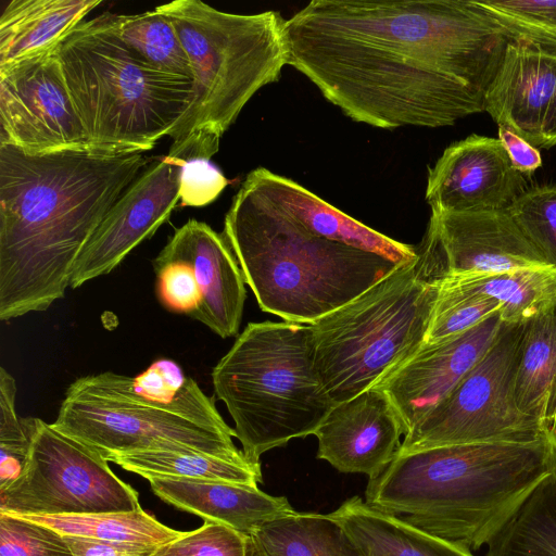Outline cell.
<instances>
[{
  "instance_id": "obj_3",
  "label": "cell",
  "mask_w": 556,
  "mask_h": 556,
  "mask_svg": "<svg viewBox=\"0 0 556 556\" xmlns=\"http://www.w3.org/2000/svg\"><path fill=\"white\" fill-rule=\"evenodd\" d=\"M143 153L27 154L0 144V319L63 299L104 216L150 165Z\"/></svg>"
},
{
  "instance_id": "obj_9",
  "label": "cell",
  "mask_w": 556,
  "mask_h": 556,
  "mask_svg": "<svg viewBox=\"0 0 556 556\" xmlns=\"http://www.w3.org/2000/svg\"><path fill=\"white\" fill-rule=\"evenodd\" d=\"M51 425L108 462L148 450H193L250 463L235 445V429L223 419L214 399L191 377L170 401L143 396L132 377L113 371L77 378Z\"/></svg>"
},
{
  "instance_id": "obj_41",
  "label": "cell",
  "mask_w": 556,
  "mask_h": 556,
  "mask_svg": "<svg viewBox=\"0 0 556 556\" xmlns=\"http://www.w3.org/2000/svg\"><path fill=\"white\" fill-rule=\"evenodd\" d=\"M556 146V87L542 127L541 149H549Z\"/></svg>"
},
{
  "instance_id": "obj_43",
  "label": "cell",
  "mask_w": 556,
  "mask_h": 556,
  "mask_svg": "<svg viewBox=\"0 0 556 556\" xmlns=\"http://www.w3.org/2000/svg\"><path fill=\"white\" fill-rule=\"evenodd\" d=\"M552 435L556 438V416H555V419H554V422H553V427H552V431H551Z\"/></svg>"
},
{
  "instance_id": "obj_14",
  "label": "cell",
  "mask_w": 556,
  "mask_h": 556,
  "mask_svg": "<svg viewBox=\"0 0 556 556\" xmlns=\"http://www.w3.org/2000/svg\"><path fill=\"white\" fill-rule=\"evenodd\" d=\"M421 244L444 275L549 266L506 210L431 212Z\"/></svg>"
},
{
  "instance_id": "obj_2",
  "label": "cell",
  "mask_w": 556,
  "mask_h": 556,
  "mask_svg": "<svg viewBox=\"0 0 556 556\" xmlns=\"http://www.w3.org/2000/svg\"><path fill=\"white\" fill-rule=\"evenodd\" d=\"M222 233L260 308L293 324L315 323L417 257L265 167L243 180Z\"/></svg>"
},
{
  "instance_id": "obj_7",
  "label": "cell",
  "mask_w": 556,
  "mask_h": 556,
  "mask_svg": "<svg viewBox=\"0 0 556 556\" xmlns=\"http://www.w3.org/2000/svg\"><path fill=\"white\" fill-rule=\"evenodd\" d=\"M417 251L416 260L309 325L316 370L334 404L380 386L425 343L439 279Z\"/></svg>"
},
{
  "instance_id": "obj_5",
  "label": "cell",
  "mask_w": 556,
  "mask_h": 556,
  "mask_svg": "<svg viewBox=\"0 0 556 556\" xmlns=\"http://www.w3.org/2000/svg\"><path fill=\"white\" fill-rule=\"evenodd\" d=\"M115 16L80 22L54 52L90 151L143 153L188 112L193 83L140 60L121 39Z\"/></svg>"
},
{
  "instance_id": "obj_12",
  "label": "cell",
  "mask_w": 556,
  "mask_h": 556,
  "mask_svg": "<svg viewBox=\"0 0 556 556\" xmlns=\"http://www.w3.org/2000/svg\"><path fill=\"white\" fill-rule=\"evenodd\" d=\"M0 144L27 154L90 150L54 47L0 67Z\"/></svg>"
},
{
  "instance_id": "obj_23",
  "label": "cell",
  "mask_w": 556,
  "mask_h": 556,
  "mask_svg": "<svg viewBox=\"0 0 556 556\" xmlns=\"http://www.w3.org/2000/svg\"><path fill=\"white\" fill-rule=\"evenodd\" d=\"M328 515L365 556H475L464 546L370 507L359 496L348 498Z\"/></svg>"
},
{
  "instance_id": "obj_20",
  "label": "cell",
  "mask_w": 556,
  "mask_h": 556,
  "mask_svg": "<svg viewBox=\"0 0 556 556\" xmlns=\"http://www.w3.org/2000/svg\"><path fill=\"white\" fill-rule=\"evenodd\" d=\"M153 493L165 503L252 535L263 525L294 513L285 496L237 483L151 477Z\"/></svg>"
},
{
  "instance_id": "obj_32",
  "label": "cell",
  "mask_w": 556,
  "mask_h": 556,
  "mask_svg": "<svg viewBox=\"0 0 556 556\" xmlns=\"http://www.w3.org/2000/svg\"><path fill=\"white\" fill-rule=\"evenodd\" d=\"M17 387L13 376L0 368V491L14 482L27 463L38 418L16 412Z\"/></svg>"
},
{
  "instance_id": "obj_30",
  "label": "cell",
  "mask_w": 556,
  "mask_h": 556,
  "mask_svg": "<svg viewBox=\"0 0 556 556\" xmlns=\"http://www.w3.org/2000/svg\"><path fill=\"white\" fill-rule=\"evenodd\" d=\"M500 312V303L451 276L439 279V292L424 344L465 332Z\"/></svg>"
},
{
  "instance_id": "obj_21",
  "label": "cell",
  "mask_w": 556,
  "mask_h": 556,
  "mask_svg": "<svg viewBox=\"0 0 556 556\" xmlns=\"http://www.w3.org/2000/svg\"><path fill=\"white\" fill-rule=\"evenodd\" d=\"M514 397L523 414L551 433L556 416V300L521 323Z\"/></svg>"
},
{
  "instance_id": "obj_24",
  "label": "cell",
  "mask_w": 556,
  "mask_h": 556,
  "mask_svg": "<svg viewBox=\"0 0 556 556\" xmlns=\"http://www.w3.org/2000/svg\"><path fill=\"white\" fill-rule=\"evenodd\" d=\"M265 556H365L328 514L294 511L251 535Z\"/></svg>"
},
{
  "instance_id": "obj_29",
  "label": "cell",
  "mask_w": 556,
  "mask_h": 556,
  "mask_svg": "<svg viewBox=\"0 0 556 556\" xmlns=\"http://www.w3.org/2000/svg\"><path fill=\"white\" fill-rule=\"evenodd\" d=\"M115 21L123 42L146 64L192 79L188 54L168 16L154 9L139 14H116Z\"/></svg>"
},
{
  "instance_id": "obj_42",
  "label": "cell",
  "mask_w": 556,
  "mask_h": 556,
  "mask_svg": "<svg viewBox=\"0 0 556 556\" xmlns=\"http://www.w3.org/2000/svg\"><path fill=\"white\" fill-rule=\"evenodd\" d=\"M250 556H265V554L260 548H256L251 553Z\"/></svg>"
},
{
  "instance_id": "obj_11",
  "label": "cell",
  "mask_w": 556,
  "mask_h": 556,
  "mask_svg": "<svg viewBox=\"0 0 556 556\" xmlns=\"http://www.w3.org/2000/svg\"><path fill=\"white\" fill-rule=\"evenodd\" d=\"M108 463L38 418L23 472L0 491V513L55 516L140 508L137 491L119 479Z\"/></svg>"
},
{
  "instance_id": "obj_13",
  "label": "cell",
  "mask_w": 556,
  "mask_h": 556,
  "mask_svg": "<svg viewBox=\"0 0 556 556\" xmlns=\"http://www.w3.org/2000/svg\"><path fill=\"white\" fill-rule=\"evenodd\" d=\"M184 161L168 152L125 190L80 252L70 281L72 289L111 273L168 219L179 202Z\"/></svg>"
},
{
  "instance_id": "obj_37",
  "label": "cell",
  "mask_w": 556,
  "mask_h": 556,
  "mask_svg": "<svg viewBox=\"0 0 556 556\" xmlns=\"http://www.w3.org/2000/svg\"><path fill=\"white\" fill-rule=\"evenodd\" d=\"M228 179L207 157H189L179 174L178 195L182 206H204L215 201Z\"/></svg>"
},
{
  "instance_id": "obj_22",
  "label": "cell",
  "mask_w": 556,
  "mask_h": 556,
  "mask_svg": "<svg viewBox=\"0 0 556 556\" xmlns=\"http://www.w3.org/2000/svg\"><path fill=\"white\" fill-rule=\"evenodd\" d=\"M101 0H11L0 16V67L42 53Z\"/></svg>"
},
{
  "instance_id": "obj_28",
  "label": "cell",
  "mask_w": 556,
  "mask_h": 556,
  "mask_svg": "<svg viewBox=\"0 0 556 556\" xmlns=\"http://www.w3.org/2000/svg\"><path fill=\"white\" fill-rule=\"evenodd\" d=\"M14 516L47 526L62 535L151 547H160L184 533L161 523L141 507L132 511L118 513Z\"/></svg>"
},
{
  "instance_id": "obj_16",
  "label": "cell",
  "mask_w": 556,
  "mask_h": 556,
  "mask_svg": "<svg viewBox=\"0 0 556 556\" xmlns=\"http://www.w3.org/2000/svg\"><path fill=\"white\" fill-rule=\"evenodd\" d=\"M504 321L500 312L444 341L422 344L380 386L406 433L476 365L496 340Z\"/></svg>"
},
{
  "instance_id": "obj_18",
  "label": "cell",
  "mask_w": 556,
  "mask_h": 556,
  "mask_svg": "<svg viewBox=\"0 0 556 556\" xmlns=\"http://www.w3.org/2000/svg\"><path fill=\"white\" fill-rule=\"evenodd\" d=\"M172 261L189 263L202 294L200 306L190 317L222 338L238 334L245 280L224 235L204 222L189 219L175 230L153 260V267Z\"/></svg>"
},
{
  "instance_id": "obj_39",
  "label": "cell",
  "mask_w": 556,
  "mask_h": 556,
  "mask_svg": "<svg viewBox=\"0 0 556 556\" xmlns=\"http://www.w3.org/2000/svg\"><path fill=\"white\" fill-rule=\"evenodd\" d=\"M74 556H152L157 547L63 535Z\"/></svg>"
},
{
  "instance_id": "obj_33",
  "label": "cell",
  "mask_w": 556,
  "mask_h": 556,
  "mask_svg": "<svg viewBox=\"0 0 556 556\" xmlns=\"http://www.w3.org/2000/svg\"><path fill=\"white\" fill-rule=\"evenodd\" d=\"M507 211L546 264L556 269V182L528 188Z\"/></svg>"
},
{
  "instance_id": "obj_19",
  "label": "cell",
  "mask_w": 556,
  "mask_h": 556,
  "mask_svg": "<svg viewBox=\"0 0 556 556\" xmlns=\"http://www.w3.org/2000/svg\"><path fill=\"white\" fill-rule=\"evenodd\" d=\"M556 87V55L509 42L484 92V111L500 126L540 148L546 111Z\"/></svg>"
},
{
  "instance_id": "obj_35",
  "label": "cell",
  "mask_w": 556,
  "mask_h": 556,
  "mask_svg": "<svg viewBox=\"0 0 556 556\" xmlns=\"http://www.w3.org/2000/svg\"><path fill=\"white\" fill-rule=\"evenodd\" d=\"M249 536L228 526L204 521L157 547L152 556H249Z\"/></svg>"
},
{
  "instance_id": "obj_15",
  "label": "cell",
  "mask_w": 556,
  "mask_h": 556,
  "mask_svg": "<svg viewBox=\"0 0 556 556\" xmlns=\"http://www.w3.org/2000/svg\"><path fill=\"white\" fill-rule=\"evenodd\" d=\"M528 188L498 138L472 134L428 167L425 199L431 212L506 210Z\"/></svg>"
},
{
  "instance_id": "obj_40",
  "label": "cell",
  "mask_w": 556,
  "mask_h": 556,
  "mask_svg": "<svg viewBox=\"0 0 556 556\" xmlns=\"http://www.w3.org/2000/svg\"><path fill=\"white\" fill-rule=\"evenodd\" d=\"M498 139L507 151L513 167L530 177L542 165L540 150L505 127H498Z\"/></svg>"
},
{
  "instance_id": "obj_31",
  "label": "cell",
  "mask_w": 556,
  "mask_h": 556,
  "mask_svg": "<svg viewBox=\"0 0 556 556\" xmlns=\"http://www.w3.org/2000/svg\"><path fill=\"white\" fill-rule=\"evenodd\" d=\"M476 1L511 42L556 55V0Z\"/></svg>"
},
{
  "instance_id": "obj_8",
  "label": "cell",
  "mask_w": 556,
  "mask_h": 556,
  "mask_svg": "<svg viewBox=\"0 0 556 556\" xmlns=\"http://www.w3.org/2000/svg\"><path fill=\"white\" fill-rule=\"evenodd\" d=\"M155 10L173 22L192 68L193 99L169 137L176 143L194 136L219 147L244 105L288 65L286 20L276 11L223 12L199 0Z\"/></svg>"
},
{
  "instance_id": "obj_17",
  "label": "cell",
  "mask_w": 556,
  "mask_h": 556,
  "mask_svg": "<svg viewBox=\"0 0 556 556\" xmlns=\"http://www.w3.org/2000/svg\"><path fill=\"white\" fill-rule=\"evenodd\" d=\"M403 422L378 387L334 404L314 435L317 458L346 473L379 475L395 457Z\"/></svg>"
},
{
  "instance_id": "obj_38",
  "label": "cell",
  "mask_w": 556,
  "mask_h": 556,
  "mask_svg": "<svg viewBox=\"0 0 556 556\" xmlns=\"http://www.w3.org/2000/svg\"><path fill=\"white\" fill-rule=\"evenodd\" d=\"M187 377L170 359H159L137 377L135 388L143 396L155 401H170L184 387Z\"/></svg>"
},
{
  "instance_id": "obj_34",
  "label": "cell",
  "mask_w": 556,
  "mask_h": 556,
  "mask_svg": "<svg viewBox=\"0 0 556 556\" xmlns=\"http://www.w3.org/2000/svg\"><path fill=\"white\" fill-rule=\"evenodd\" d=\"M0 556H74L55 530L0 513Z\"/></svg>"
},
{
  "instance_id": "obj_27",
  "label": "cell",
  "mask_w": 556,
  "mask_h": 556,
  "mask_svg": "<svg viewBox=\"0 0 556 556\" xmlns=\"http://www.w3.org/2000/svg\"><path fill=\"white\" fill-rule=\"evenodd\" d=\"M486 546L485 556H556V472L536 486Z\"/></svg>"
},
{
  "instance_id": "obj_36",
  "label": "cell",
  "mask_w": 556,
  "mask_h": 556,
  "mask_svg": "<svg viewBox=\"0 0 556 556\" xmlns=\"http://www.w3.org/2000/svg\"><path fill=\"white\" fill-rule=\"evenodd\" d=\"M157 294L169 311L189 316L201 304L202 294L192 267L185 261H172L154 267Z\"/></svg>"
},
{
  "instance_id": "obj_1",
  "label": "cell",
  "mask_w": 556,
  "mask_h": 556,
  "mask_svg": "<svg viewBox=\"0 0 556 556\" xmlns=\"http://www.w3.org/2000/svg\"><path fill=\"white\" fill-rule=\"evenodd\" d=\"M288 65L348 117L444 127L484 111L510 41L476 0H313L285 22Z\"/></svg>"
},
{
  "instance_id": "obj_26",
  "label": "cell",
  "mask_w": 556,
  "mask_h": 556,
  "mask_svg": "<svg viewBox=\"0 0 556 556\" xmlns=\"http://www.w3.org/2000/svg\"><path fill=\"white\" fill-rule=\"evenodd\" d=\"M447 276L496 300L503 321L509 324L532 318L556 300V269L551 266Z\"/></svg>"
},
{
  "instance_id": "obj_25",
  "label": "cell",
  "mask_w": 556,
  "mask_h": 556,
  "mask_svg": "<svg viewBox=\"0 0 556 556\" xmlns=\"http://www.w3.org/2000/svg\"><path fill=\"white\" fill-rule=\"evenodd\" d=\"M144 479L151 477L207 480L257 486L260 464L239 463L193 450H148L110 458Z\"/></svg>"
},
{
  "instance_id": "obj_6",
  "label": "cell",
  "mask_w": 556,
  "mask_h": 556,
  "mask_svg": "<svg viewBox=\"0 0 556 556\" xmlns=\"http://www.w3.org/2000/svg\"><path fill=\"white\" fill-rule=\"evenodd\" d=\"M245 458L314 434L334 403L314 361L309 325L250 323L212 370Z\"/></svg>"
},
{
  "instance_id": "obj_10",
  "label": "cell",
  "mask_w": 556,
  "mask_h": 556,
  "mask_svg": "<svg viewBox=\"0 0 556 556\" xmlns=\"http://www.w3.org/2000/svg\"><path fill=\"white\" fill-rule=\"evenodd\" d=\"M521 324H503L476 365L405 435L396 454L482 442H533L552 435L514 397ZM553 437V435H552Z\"/></svg>"
},
{
  "instance_id": "obj_4",
  "label": "cell",
  "mask_w": 556,
  "mask_h": 556,
  "mask_svg": "<svg viewBox=\"0 0 556 556\" xmlns=\"http://www.w3.org/2000/svg\"><path fill=\"white\" fill-rule=\"evenodd\" d=\"M556 472V438L442 445L396 454L369 478L365 503L473 552L488 545Z\"/></svg>"
}]
</instances>
